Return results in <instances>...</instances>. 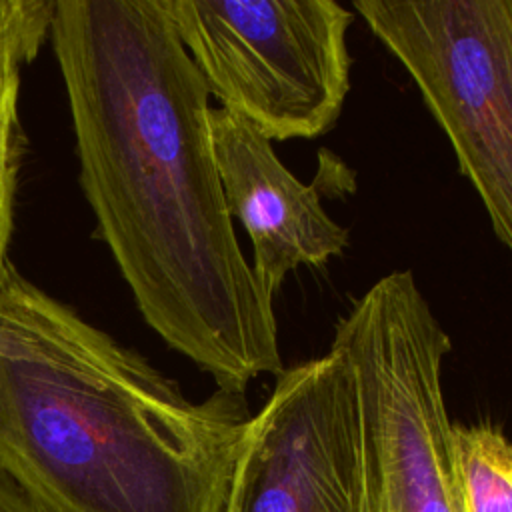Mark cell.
I'll list each match as a JSON object with an SVG mask.
<instances>
[{
	"label": "cell",
	"mask_w": 512,
	"mask_h": 512,
	"mask_svg": "<svg viewBox=\"0 0 512 512\" xmlns=\"http://www.w3.org/2000/svg\"><path fill=\"white\" fill-rule=\"evenodd\" d=\"M50 42L80 186L144 322L216 388L278 374L276 314L224 200L210 92L162 0H54Z\"/></svg>",
	"instance_id": "1"
},
{
	"label": "cell",
	"mask_w": 512,
	"mask_h": 512,
	"mask_svg": "<svg viewBox=\"0 0 512 512\" xmlns=\"http://www.w3.org/2000/svg\"><path fill=\"white\" fill-rule=\"evenodd\" d=\"M246 392L192 402L10 262L0 280V468L44 512H224Z\"/></svg>",
	"instance_id": "2"
},
{
	"label": "cell",
	"mask_w": 512,
	"mask_h": 512,
	"mask_svg": "<svg viewBox=\"0 0 512 512\" xmlns=\"http://www.w3.org/2000/svg\"><path fill=\"white\" fill-rule=\"evenodd\" d=\"M452 342L410 270L374 282L330 350L354 376L362 426L358 512H462L442 364Z\"/></svg>",
	"instance_id": "3"
},
{
	"label": "cell",
	"mask_w": 512,
	"mask_h": 512,
	"mask_svg": "<svg viewBox=\"0 0 512 512\" xmlns=\"http://www.w3.org/2000/svg\"><path fill=\"white\" fill-rule=\"evenodd\" d=\"M210 96L272 140L318 138L350 92L348 28L336 0H162Z\"/></svg>",
	"instance_id": "4"
},
{
	"label": "cell",
	"mask_w": 512,
	"mask_h": 512,
	"mask_svg": "<svg viewBox=\"0 0 512 512\" xmlns=\"http://www.w3.org/2000/svg\"><path fill=\"white\" fill-rule=\"evenodd\" d=\"M444 130L512 254V0H354Z\"/></svg>",
	"instance_id": "5"
},
{
	"label": "cell",
	"mask_w": 512,
	"mask_h": 512,
	"mask_svg": "<svg viewBox=\"0 0 512 512\" xmlns=\"http://www.w3.org/2000/svg\"><path fill=\"white\" fill-rule=\"evenodd\" d=\"M362 426L336 350L276 374L252 414L224 512H358Z\"/></svg>",
	"instance_id": "6"
},
{
	"label": "cell",
	"mask_w": 512,
	"mask_h": 512,
	"mask_svg": "<svg viewBox=\"0 0 512 512\" xmlns=\"http://www.w3.org/2000/svg\"><path fill=\"white\" fill-rule=\"evenodd\" d=\"M210 134L228 212L250 236V266L266 296L296 268H324L346 252L348 230L328 216L318 188L300 182L250 122L212 108Z\"/></svg>",
	"instance_id": "7"
},
{
	"label": "cell",
	"mask_w": 512,
	"mask_h": 512,
	"mask_svg": "<svg viewBox=\"0 0 512 512\" xmlns=\"http://www.w3.org/2000/svg\"><path fill=\"white\" fill-rule=\"evenodd\" d=\"M462 512H512V444L492 424H454Z\"/></svg>",
	"instance_id": "8"
},
{
	"label": "cell",
	"mask_w": 512,
	"mask_h": 512,
	"mask_svg": "<svg viewBox=\"0 0 512 512\" xmlns=\"http://www.w3.org/2000/svg\"><path fill=\"white\" fill-rule=\"evenodd\" d=\"M24 62L0 58V280L8 260V246L14 232L18 178L22 166V126H20V74Z\"/></svg>",
	"instance_id": "9"
},
{
	"label": "cell",
	"mask_w": 512,
	"mask_h": 512,
	"mask_svg": "<svg viewBox=\"0 0 512 512\" xmlns=\"http://www.w3.org/2000/svg\"><path fill=\"white\" fill-rule=\"evenodd\" d=\"M54 0H0V58L32 62L50 38Z\"/></svg>",
	"instance_id": "10"
},
{
	"label": "cell",
	"mask_w": 512,
	"mask_h": 512,
	"mask_svg": "<svg viewBox=\"0 0 512 512\" xmlns=\"http://www.w3.org/2000/svg\"><path fill=\"white\" fill-rule=\"evenodd\" d=\"M0 512H44L0 468Z\"/></svg>",
	"instance_id": "11"
}]
</instances>
